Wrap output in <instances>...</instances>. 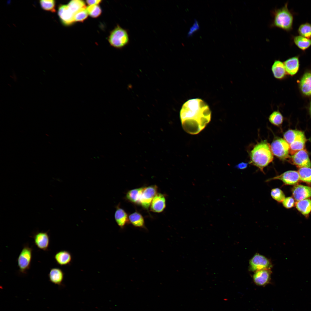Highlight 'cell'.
Returning a JSON list of instances; mask_svg holds the SVG:
<instances>
[{"label": "cell", "mask_w": 311, "mask_h": 311, "mask_svg": "<svg viewBox=\"0 0 311 311\" xmlns=\"http://www.w3.org/2000/svg\"><path fill=\"white\" fill-rule=\"evenodd\" d=\"M58 14L61 22L65 26L70 25L75 22L74 14L70 10L68 5H60Z\"/></svg>", "instance_id": "7c38bea8"}, {"label": "cell", "mask_w": 311, "mask_h": 311, "mask_svg": "<svg viewBox=\"0 0 311 311\" xmlns=\"http://www.w3.org/2000/svg\"><path fill=\"white\" fill-rule=\"evenodd\" d=\"M33 249L28 244H24L21 251L17 261L19 271L21 274L27 273L31 266Z\"/></svg>", "instance_id": "5b68a950"}, {"label": "cell", "mask_w": 311, "mask_h": 311, "mask_svg": "<svg viewBox=\"0 0 311 311\" xmlns=\"http://www.w3.org/2000/svg\"><path fill=\"white\" fill-rule=\"evenodd\" d=\"M157 187L156 185H151L144 187L141 196L140 204L143 207L148 209L151 202L157 194Z\"/></svg>", "instance_id": "30bf717a"}, {"label": "cell", "mask_w": 311, "mask_h": 311, "mask_svg": "<svg viewBox=\"0 0 311 311\" xmlns=\"http://www.w3.org/2000/svg\"><path fill=\"white\" fill-rule=\"evenodd\" d=\"M128 220L134 226L143 227H144V221L142 216L139 213L135 212L129 215Z\"/></svg>", "instance_id": "484cf974"}, {"label": "cell", "mask_w": 311, "mask_h": 311, "mask_svg": "<svg viewBox=\"0 0 311 311\" xmlns=\"http://www.w3.org/2000/svg\"><path fill=\"white\" fill-rule=\"evenodd\" d=\"M295 206L297 209L303 215L308 216L311 211V200L306 199L296 202Z\"/></svg>", "instance_id": "44dd1931"}, {"label": "cell", "mask_w": 311, "mask_h": 311, "mask_svg": "<svg viewBox=\"0 0 311 311\" xmlns=\"http://www.w3.org/2000/svg\"><path fill=\"white\" fill-rule=\"evenodd\" d=\"M54 258L57 264L61 266L70 264L72 260L71 254L69 251L65 250L57 252Z\"/></svg>", "instance_id": "e0dca14e"}, {"label": "cell", "mask_w": 311, "mask_h": 311, "mask_svg": "<svg viewBox=\"0 0 311 311\" xmlns=\"http://www.w3.org/2000/svg\"><path fill=\"white\" fill-rule=\"evenodd\" d=\"M286 72L288 74L293 75L298 71L299 66L298 56H294L286 60L284 62Z\"/></svg>", "instance_id": "2e32d148"}, {"label": "cell", "mask_w": 311, "mask_h": 311, "mask_svg": "<svg viewBox=\"0 0 311 311\" xmlns=\"http://www.w3.org/2000/svg\"><path fill=\"white\" fill-rule=\"evenodd\" d=\"M69 8L74 14L79 11L86 8L85 2L81 0H73L67 5Z\"/></svg>", "instance_id": "f1b7e54d"}, {"label": "cell", "mask_w": 311, "mask_h": 311, "mask_svg": "<svg viewBox=\"0 0 311 311\" xmlns=\"http://www.w3.org/2000/svg\"><path fill=\"white\" fill-rule=\"evenodd\" d=\"M270 146L273 154L280 160H284L289 157V145L284 139H276Z\"/></svg>", "instance_id": "8992f818"}, {"label": "cell", "mask_w": 311, "mask_h": 311, "mask_svg": "<svg viewBox=\"0 0 311 311\" xmlns=\"http://www.w3.org/2000/svg\"><path fill=\"white\" fill-rule=\"evenodd\" d=\"M211 112L208 105L202 99L188 100L183 105L180 112L182 126L187 133H199L211 120Z\"/></svg>", "instance_id": "6da1fadb"}, {"label": "cell", "mask_w": 311, "mask_h": 311, "mask_svg": "<svg viewBox=\"0 0 311 311\" xmlns=\"http://www.w3.org/2000/svg\"><path fill=\"white\" fill-rule=\"evenodd\" d=\"M302 92L305 95H311V72H307L303 76L299 83Z\"/></svg>", "instance_id": "d6986e66"}, {"label": "cell", "mask_w": 311, "mask_h": 311, "mask_svg": "<svg viewBox=\"0 0 311 311\" xmlns=\"http://www.w3.org/2000/svg\"><path fill=\"white\" fill-rule=\"evenodd\" d=\"M287 2L280 8H276L270 11L272 18L270 24L271 28H278L286 31L292 29L293 16L288 7Z\"/></svg>", "instance_id": "3957f363"}, {"label": "cell", "mask_w": 311, "mask_h": 311, "mask_svg": "<svg viewBox=\"0 0 311 311\" xmlns=\"http://www.w3.org/2000/svg\"><path fill=\"white\" fill-rule=\"evenodd\" d=\"M300 180L308 183H311V168L308 167L299 168L298 171Z\"/></svg>", "instance_id": "4316f807"}, {"label": "cell", "mask_w": 311, "mask_h": 311, "mask_svg": "<svg viewBox=\"0 0 311 311\" xmlns=\"http://www.w3.org/2000/svg\"><path fill=\"white\" fill-rule=\"evenodd\" d=\"M114 217L116 223L121 228L124 227L128 220L126 213L119 206L116 207Z\"/></svg>", "instance_id": "7402d4cb"}, {"label": "cell", "mask_w": 311, "mask_h": 311, "mask_svg": "<svg viewBox=\"0 0 311 311\" xmlns=\"http://www.w3.org/2000/svg\"><path fill=\"white\" fill-rule=\"evenodd\" d=\"M108 41L113 47L117 49L122 48L129 43L128 31L117 25L110 33Z\"/></svg>", "instance_id": "277c9868"}, {"label": "cell", "mask_w": 311, "mask_h": 311, "mask_svg": "<svg viewBox=\"0 0 311 311\" xmlns=\"http://www.w3.org/2000/svg\"><path fill=\"white\" fill-rule=\"evenodd\" d=\"M272 198L277 202H282L285 198V195L280 189L276 188L273 189L271 191Z\"/></svg>", "instance_id": "836d02e7"}, {"label": "cell", "mask_w": 311, "mask_h": 311, "mask_svg": "<svg viewBox=\"0 0 311 311\" xmlns=\"http://www.w3.org/2000/svg\"><path fill=\"white\" fill-rule=\"evenodd\" d=\"M290 163L299 168L311 167V162L307 151L303 149L299 151L289 158Z\"/></svg>", "instance_id": "ba28073f"}, {"label": "cell", "mask_w": 311, "mask_h": 311, "mask_svg": "<svg viewBox=\"0 0 311 311\" xmlns=\"http://www.w3.org/2000/svg\"><path fill=\"white\" fill-rule=\"evenodd\" d=\"M249 156L250 163L258 167L263 173V168L272 162L274 158L270 145L265 141L256 145Z\"/></svg>", "instance_id": "7a4b0ae2"}, {"label": "cell", "mask_w": 311, "mask_h": 311, "mask_svg": "<svg viewBox=\"0 0 311 311\" xmlns=\"http://www.w3.org/2000/svg\"><path fill=\"white\" fill-rule=\"evenodd\" d=\"M309 110L310 113V115H311V103H310V104L309 108Z\"/></svg>", "instance_id": "ab89813d"}, {"label": "cell", "mask_w": 311, "mask_h": 311, "mask_svg": "<svg viewBox=\"0 0 311 311\" xmlns=\"http://www.w3.org/2000/svg\"><path fill=\"white\" fill-rule=\"evenodd\" d=\"M282 202L283 206L287 208L293 207L295 204V200L291 197L285 198Z\"/></svg>", "instance_id": "d590c367"}, {"label": "cell", "mask_w": 311, "mask_h": 311, "mask_svg": "<svg viewBox=\"0 0 311 311\" xmlns=\"http://www.w3.org/2000/svg\"><path fill=\"white\" fill-rule=\"evenodd\" d=\"M165 207L166 199L164 196L161 193H157L151 203V211L154 212H161L164 210Z\"/></svg>", "instance_id": "9a60e30c"}, {"label": "cell", "mask_w": 311, "mask_h": 311, "mask_svg": "<svg viewBox=\"0 0 311 311\" xmlns=\"http://www.w3.org/2000/svg\"><path fill=\"white\" fill-rule=\"evenodd\" d=\"M268 120L272 124L278 126L282 123L283 117L278 110L275 111H273L270 115Z\"/></svg>", "instance_id": "83f0119b"}, {"label": "cell", "mask_w": 311, "mask_h": 311, "mask_svg": "<svg viewBox=\"0 0 311 311\" xmlns=\"http://www.w3.org/2000/svg\"><path fill=\"white\" fill-rule=\"evenodd\" d=\"M307 139L305 136L302 137L289 145V153L292 155L296 152L304 149Z\"/></svg>", "instance_id": "cb8c5ba5"}, {"label": "cell", "mask_w": 311, "mask_h": 311, "mask_svg": "<svg viewBox=\"0 0 311 311\" xmlns=\"http://www.w3.org/2000/svg\"><path fill=\"white\" fill-rule=\"evenodd\" d=\"M293 41L295 44L299 49L305 50L311 46V39L300 35L295 37Z\"/></svg>", "instance_id": "d4e9b609"}, {"label": "cell", "mask_w": 311, "mask_h": 311, "mask_svg": "<svg viewBox=\"0 0 311 311\" xmlns=\"http://www.w3.org/2000/svg\"><path fill=\"white\" fill-rule=\"evenodd\" d=\"M249 270L255 272L263 269H271L272 264L270 261L265 256L256 253L249 261Z\"/></svg>", "instance_id": "52a82bcc"}, {"label": "cell", "mask_w": 311, "mask_h": 311, "mask_svg": "<svg viewBox=\"0 0 311 311\" xmlns=\"http://www.w3.org/2000/svg\"><path fill=\"white\" fill-rule=\"evenodd\" d=\"M274 180H281L285 185H293L297 184L300 180L298 172L294 170H289L281 174L268 179L266 181L268 182Z\"/></svg>", "instance_id": "9c48e42d"}, {"label": "cell", "mask_w": 311, "mask_h": 311, "mask_svg": "<svg viewBox=\"0 0 311 311\" xmlns=\"http://www.w3.org/2000/svg\"><path fill=\"white\" fill-rule=\"evenodd\" d=\"M40 5L43 10L55 12L56 10V2L54 0H41L39 1Z\"/></svg>", "instance_id": "1f68e13d"}, {"label": "cell", "mask_w": 311, "mask_h": 311, "mask_svg": "<svg viewBox=\"0 0 311 311\" xmlns=\"http://www.w3.org/2000/svg\"><path fill=\"white\" fill-rule=\"evenodd\" d=\"M248 163L244 162H241L238 164L236 166L237 168L240 169H244L246 168L248 166Z\"/></svg>", "instance_id": "74e56055"}, {"label": "cell", "mask_w": 311, "mask_h": 311, "mask_svg": "<svg viewBox=\"0 0 311 311\" xmlns=\"http://www.w3.org/2000/svg\"><path fill=\"white\" fill-rule=\"evenodd\" d=\"M86 8L82 9L76 13L74 15L75 22H83L88 16Z\"/></svg>", "instance_id": "e575fe53"}, {"label": "cell", "mask_w": 311, "mask_h": 311, "mask_svg": "<svg viewBox=\"0 0 311 311\" xmlns=\"http://www.w3.org/2000/svg\"><path fill=\"white\" fill-rule=\"evenodd\" d=\"M271 70L274 77L281 79L285 77L287 72L284 63L279 60H275L273 63Z\"/></svg>", "instance_id": "ffe728a7"}, {"label": "cell", "mask_w": 311, "mask_h": 311, "mask_svg": "<svg viewBox=\"0 0 311 311\" xmlns=\"http://www.w3.org/2000/svg\"><path fill=\"white\" fill-rule=\"evenodd\" d=\"M292 195L297 201L311 197V187L301 185H296L292 189Z\"/></svg>", "instance_id": "5bb4252c"}, {"label": "cell", "mask_w": 311, "mask_h": 311, "mask_svg": "<svg viewBox=\"0 0 311 311\" xmlns=\"http://www.w3.org/2000/svg\"><path fill=\"white\" fill-rule=\"evenodd\" d=\"M200 28L198 22L195 19L192 26L190 28L188 32L187 37H189L191 36L195 32L198 30Z\"/></svg>", "instance_id": "8d00e7d4"}, {"label": "cell", "mask_w": 311, "mask_h": 311, "mask_svg": "<svg viewBox=\"0 0 311 311\" xmlns=\"http://www.w3.org/2000/svg\"><path fill=\"white\" fill-rule=\"evenodd\" d=\"M64 276L63 271L58 268H51L48 274L49 281L52 283L59 286L62 285Z\"/></svg>", "instance_id": "ac0fdd59"}, {"label": "cell", "mask_w": 311, "mask_h": 311, "mask_svg": "<svg viewBox=\"0 0 311 311\" xmlns=\"http://www.w3.org/2000/svg\"><path fill=\"white\" fill-rule=\"evenodd\" d=\"M101 1V0H86V3L87 4L90 5H98Z\"/></svg>", "instance_id": "f35d334b"}, {"label": "cell", "mask_w": 311, "mask_h": 311, "mask_svg": "<svg viewBox=\"0 0 311 311\" xmlns=\"http://www.w3.org/2000/svg\"><path fill=\"white\" fill-rule=\"evenodd\" d=\"M144 187H140L129 191L126 194V198L132 203L140 204V200Z\"/></svg>", "instance_id": "603a6c76"}, {"label": "cell", "mask_w": 311, "mask_h": 311, "mask_svg": "<svg viewBox=\"0 0 311 311\" xmlns=\"http://www.w3.org/2000/svg\"><path fill=\"white\" fill-rule=\"evenodd\" d=\"M88 15L93 18L99 16L102 13V10L98 5H90L86 8Z\"/></svg>", "instance_id": "d6a6232c"}, {"label": "cell", "mask_w": 311, "mask_h": 311, "mask_svg": "<svg viewBox=\"0 0 311 311\" xmlns=\"http://www.w3.org/2000/svg\"><path fill=\"white\" fill-rule=\"evenodd\" d=\"M302 131L297 130H289L284 134V139L290 145L292 143Z\"/></svg>", "instance_id": "f546056e"}, {"label": "cell", "mask_w": 311, "mask_h": 311, "mask_svg": "<svg viewBox=\"0 0 311 311\" xmlns=\"http://www.w3.org/2000/svg\"><path fill=\"white\" fill-rule=\"evenodd\" d=\"M298 32L300 36L310 39L311 38V24L306 23L301 24L298 28Z\"/></svg>", "instance_id": "4dcf8cb0"}, {"label": "cell", "mask_w": 311, "mask_h": 311, "mask_svg": "<svg viewBox=\"0 0 311 311\" xmlns=\"http://www.w3.org/2000/svg\"><path fill=\"white\" fill-rule=\"evenodd\" d=\"M32 237L35 245L39 249L44 251H48L50 245V236L47 232H37Z\"/></svg>", "instance_id": "4fadbf2b"}, {"label": "cell", "mask_w": 311, "mask_h": 311, "mask_svg": "<svg viewBox=\"0 0 311 311\" xmlns=\"http://www.w3.org/2000/svg\"><path fill=\"white\" fill-rule=\"evenodd\" d=\"M271 273V269L257 270L255 272L253 276V281L258 286L264 287L270 283Z\"/></svg>", "instance_id": "8fae6325"}]
</instances>
